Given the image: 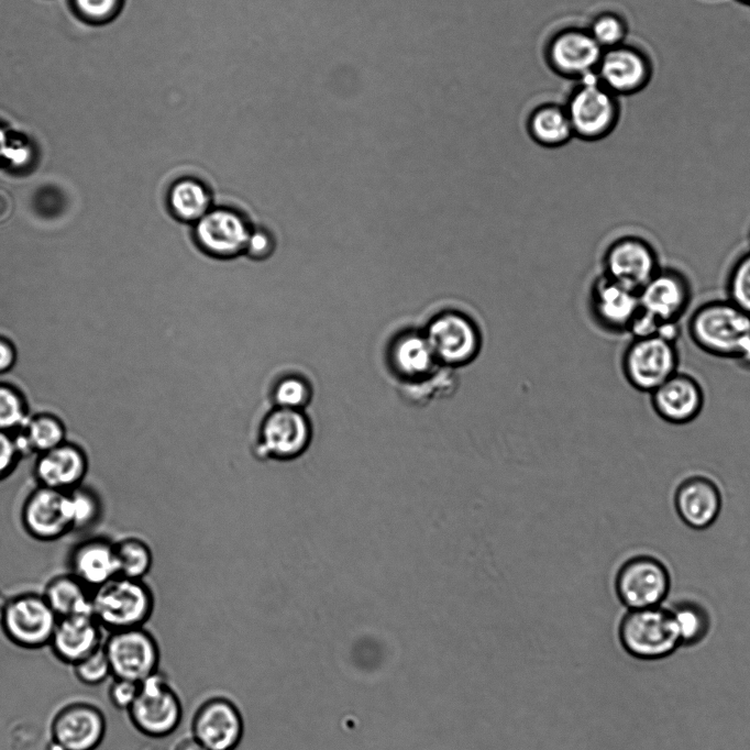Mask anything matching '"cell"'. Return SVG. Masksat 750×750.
Here are the masks:
<instances>
[{
    "mask_svg": "<svg viewBox=\"0 0 750 750\" xmlns=\"http://www.w3.org/2000/svg\"><path fill=\"white\" fill-rule=\"evenodd\" d=\"M687 334L704 353L750 367V315L728 299L708 300L694 309Z\"/></svg>",
    "mask_w": 750,
    "mask_h": 750,
    "instance_id": "1",
    "label": "cell"
},
{
    "mask_svg": "<svg viewBox=\"0 0 750 750\" xmlns=\"http://www.w3.org/2000/svg\"><path fill=\"white\" fill-rule=\"evenodd\" d=\"M154 606L143 580L117 576L92 591L91 614L107 632L144 627Z\"/></svg>",
    "mask_w": 750,
    "mask_h": 750,
    "instance_id": "2",
    "label": "cell"
},
{
    "mask_svg": "<svg viewBox=\"0 0 750 750\" xmlns=\"http://www.w3.org/2000/svg\"><path fill=\"white\" fill-rule=\"evenodd\" d=\"M58 617L42 593L23 592L0 609V631L14 647L34 651L48 647Z\"/></svg>",
    "mask_w": 750,
    "mask_h": 750,
    "instance_id": "3",
    "label": "cell"
},
{
    "mask_svg": "<svg viewBox=\"0 0 750 750\" xmlns=\"http://www.w3.org/2000/svg\"><path fill=\"white\" fill-rule=\"evenodd\" d=\"M614 587L628 610L658 607L669 595L671 574L660 558L636 553L619 564Z\"/></svg>",
    "mask_w": 750,
    "mask_h": 750,
    "instance_id": "4",
    "label": "cell"
},
{
    "mask_svg": "<svg viewBox=\"0 0 750 750\" xmlns=\"http://www.w3.org/2000/svg\"><path fill=\"white\" fill-rule=\"evenodd\" d=\"M619 640L629 654L641 660L664 658L681 644L670 609L661 606L628 610L620 621Z\"/></svg>",
    "mask_w": 750,
    "mask_h": 750,
    "instance_id": "5",
    "label": "cell"
},
{
    "mask_svg": "<svg viewBox=\"0 0 750 750\" xmlns=\"http://www.w3.org/2000/svg\"><path fill=\"white\" fill-rule=\"evenodd\" d=\"M620 365L625 379L633 389L650 394L679 372L676 342L659 335L632 338Z\"/></svg>",
    "mask_w": 750,
    "mask_h": 750,
    "instance_id": "6",
    "label": "cell"
},
{
    "mask_svg": "<svg viewBox=\"0 0 750 750\" xmlns=\"http://www.w3.org/2000/svg\"><path fill=\"white\" fill-rule=\"evenodd\" d=\"M126 715L132 727L141 735L164 738L179 726L183 706L166 677L156 672L140 683L137 695Z\"/></svg>",
    "mask_w": 750,
    "mask_h": 750,
    "instance_id": "7",
    "label": "cell"
},
{
    "mask_svg": "<svg viewBox=\"0 0 750 750\" xmlns=\"http://www.w3.org/2000/svg\"><path fill=\"white\" fill-rule=\"evenodd\" d=\"M565 109L573 133L588 141L607 136L620 114L618 97L600 84L595 73L581 78Z\"/></svg>",
    "mask_w": 750,
    "mask_h": 750,
    "instance_id": "8",
    "label": "cell"
},
{
    "mask_svg": "<svg viewBox=\"0 0 750 750\" xmlns=\"http://www.w3.org/2000/svg\"><path fill=\"white\" fill-rule=\"evenodd\" d=\"M107 717L100 706L73 699L59 706L48 724V742L60 750H97L107 735Z\"/></svg>",
    "mask_w": 750,
    "mask_h": 750,
    "instance_id": "9",
    "label": "cell"
},
{
    "mask_svg": "<svg viewBox=\"0 0 750 750\" xmlns=\"http://www.w3.org/2000/svg\"><path fill=\"white\" fill-rule=\"evenodd\" d=\"M103 650L113 677L141 683L158 672L159 647L144 627L108 632Z\"/></svg>",
    "mask_w": 750,
    "mask_h": 750,
    "instance_id": "10",
    "label": "cell"
},
{
    "mask_svg": "<svg viewBox=\"0 0 750 750\" xmlns=\"http://www.w3.org/2000/svg\"><path fill=\"white\" fill-rule=\"evenodd\" d=\"M660 268L655 247L647 239L635 234L615 239L603 256V275L636 291Z\"/></svg>",
    "mask_w": 750,
    "mask_h": 750,
    "instance_id": "11",
    "label": "cell"
},
{
    "mask_svg": "<svg viewBox=\"0 0 750 750\" xmlns=\"http://www.w3.org/2000/svg\"><path fill=\"white\" fill-rule=\"evenodd\" d=\"M424 335L438 362L449 367L466 365L475 359L481 346L475 323L457 311L435 316L429 322Z\"/></svg>",
    "mask_w": 750,
    "mask_h": 750,
    "instance_id": "12",
    "label": "cell"
},
{
    "mask_svg": "<svg viewBox=\"0 0 750 750\" xmlns=\"http://www.w3.org/2000/svg\"><path fill=\"white\" fill-rule=\"evenodd\" d=\"M24 531L41 542H53L73 532L68 492L37 485L21 508Z\"/></svg>",
    "mask_w": 750,
    "mask_h": 750,
    "instance_id": "13",
    "label": "cell"
},
{
    "mask_svg": "<svg viewBox=\"0 0 750 750\" xmlns=\"http://www.w3.org/2000/svg\"><path fill=\"white\" fill-rule=\"evenodd\" d=\"M638 295L641 310L661 323H679L691 305L693 289L683 272L661 266Z\"/></svg>",
    "mask_w": 750,
    "mask_h": 750,
    "instance_id": "14",
    "label": "cell"
},
{
    "mask_svg": "<svg viewBox=\"0 0 750 750\" xmlns=\"http://www.w3.org/2000/svg\"><path fill=\"white\" fill-rule=\"evenodd\" d=\"M191 732L208 750H235L244 732L243 717L229 698L211 697L195 712Z\"/></svg>",
    "mask_w": 750,
    "mask_h": 750,
    "instance_id": "15",
    "label": "cell"
},
{
    "mask_svg": "<svg viewBox=\"0 0 750 750\" xmlns=\"http://www.w3.org/2000/svg\"><path fill=\"white\" fill-rule=\"evenodd\" d=\"M311 427L302 410L275 407L260 430L257 452L264 457L293 459L309 444Z\"/></svg>",
    "mask_w": 750,
    "mask_h": 750,
    "instance_id": "16",
    "label": "cell"
},
{
    "mask_svg": "<svg viewBox=\"0 0 750 750\" xmlns=\"http://www.w3.org/2000/svg\"><path fill=\"white\" fill-rule=\"evenodd\" d=\"M595 74L600 84L617 97L627 96L649 84L652 65L641 49L622 43L604 49Z\"/></svg>",
    "mask_w": 750,
    "mask_h": 750,
    "instance_id": "17",
    "label": "cell"
},
{
    "mask_svg": "<svg viewBox=\"0 0 750 750\" xmlns=\"http://www.w3.org/2000/svg\"><path fill=\"white\" fill-rule=\"evenodd\" d=\"M673 505L685 526L705 530L716 522L721 512L723 494L712 477L695 473L685 476L676 485Z\"/></svg>",
    "mask_w": 750,
    "mask_h": 750,
    "instance_id": "18",
    "label": "cell"
},
{
    "mask_svg": "<svg viewBox=\"0 0 750 750\" xmlns=\"http://www.w3.org/2000/svg\"><path fill=\"white\" fill-rule=\"evenodd\" d=\"M649 395L655 415L664 422L675 426L694 421L705 404L701 383L691 374L680 371Z\"/></svg>",
    "mask_w": 750,
    "mask_h": 750,
    "instance_id": "19",
    "label": "cell"
},
{
    "mask_svg": "<svg viewBox=\"0 0 750 750\" xmlns=\"http://www.w3.org/2000/svg\"><path fill=\"white\" fill-rule=\"evenodd\" d=\"M604 49L588 30L569 27L558 32L549 42L547 56L558 73L583 78L596 73Z\"/></svg>",
    "mask_w": 750,
    "mask_h": 750,
    "instance_id": "20",
    "label": "cell"
},
{
    "mask_svg": "<svg viewBox=\"0 0 750 750\" xmlns=\"http://www.w3.org/2000/svg\"><path fill=\"white\" fill-rule=\"evenodd\" d=\"M89 471L87 452L66 440L58 446L36 455L33 473L37 485L70 492L82 485Z\"/></svg>",
    "mask_w": 750,
    "mask_h": 750,
    "instance_id": "21",
    "label": "cell"
},
{
    "mask_svg": "<svg viewBox=\"0 0 750 750\" xmlns=\"http://www.w3.org/2000/svg\"><path fill=\"white\" fill-rule=\"evenodd\" d=\"M103 632L92 614L58 618L48 648L58 662L73 666L102 647Z\"/></svg>",
    "mask_w": 750,
    "mask_h": 750,
    "instance_id": "22",
    "label": "cell"
},
{
    "mask_svg": "<svg viewBox=\"0 0 750 750\" xmlns=\"http://www.w3.org/2000/svg\"><path fill=\"white\" fill-rule=\"evenodd\" d=\"M591 307L600 327L614 333H627L640 310L639 295L602 275L593 285Z\"/></svg>",
    "mask_w": 750,
    "mask_h": 750,
    "instance_id": "23",
    "label": "cell"
},
{
    "mask_svg": "<svg viewBox=\"0 0 750 750\" xmlns=\"http://www.w3.org/2000/svg\"><path fill=\"white\" fill-rule=\"evenodd\" d=\"M251 230L236 212L228 209L209 210L196 222V238L211 255L229 257L245 250Z\"/></svg>",
    "mask_w": 750,
    "mask_h": 750,
    "instance_id": "24",
    "label": "cell"
},
{
    "mask_svg": "<svg viewBox=\"0 0 750 750\" xmlns=\"http://www.w3.org/2000/svg\"><path fill=\"white\" fill-rule=\"evenodd\" d=\"M68 572L91 591L119 576L114 541L104 537L80 541L68 555Z\"/></svg>",
    "mask_w": 750,
    "mask_h": 750,
    "instance_id": "25",
    "label": "cell"
},
{
    "mask_svg": "<svg viewBox=\"0 0 750 750\" xmlns=\"http://www.w3.org/2000/svg\"><path fill=\"white\" fill-rule=\"evenodd\" d=\"M390 361L405 384L415 385L431 377L439 364L424 333L401 335L391 348Z\"/></svg>",
    "mask_w": 750,
    "mask_h": 750,
    "instance_id": "26",
    "label": "cell"
},
{
    "mask_svg": "<svg viewBox=\"0 0 750 750\" xmlns=\"http://www.w3.org/2000/svg\"><path fill=\"white\" fill-rule=\"evenodd\" d=\"M14 435L23 457L32 454L36 456L64 443L67 440V429L60 417L42 411L31 415Z\"/></svg>",
    "mask_w": 750,
    "mask_h": 750,
    "instance_id": "27",
    "label": "cell"
},
{
    "mask_svg": "<svg viewBox=\"0 0 750 750\" xmlns=\"http://www.w3.org/2000/svg\"><path fill=\"white\" fill-rule=\"evenodd\" d=\"M42 594L58 618L91 614L92 591L69 572L49 578Z\"/></svg>",
    "mask_w": 750,
    "mask_h": 750,
    "instance_id": "28",
    "label": "cell"
},
{
    "mask_svg": "<svg viewBox=\"0 0 750 750\" xmlns=\"http://www.w3.org/2000/svg\"><path fill=\"white\" fill-rule=\"evenodd\" d=\"M528 130L544 146L562 145L574 135L566 109L554 103L536 108L529 117Z\"/></svg>",
    "mask_w": 750,
    "mask_h": 750,
    "instance_id": "29",
    "label": "cell"
},
{
    "mask_svg": "<svg viewBox=\"0 0 750 750\" xmlns=\"http://www.w3.org/2000/svg\"><path fill=\"white\" fill-rule=\"evenodd\" d=\"M169 206L177 218L197 222L209 211L210 196L201 183L186 178L172 187Z\"/></svg>",
    "mask_w": 750,
    "mask_h": 750,
    "instance_id": "30",
    "label": "cell"
},
{
    "mask_svg": "<svg viewBox=\"0 0 750 750\" xmlns=\"http://www.w3.org/2000/svg\"><path fill=\"white\" fill-rule=\"evenodd\" d=\"M119 576L143 580L153 564L150 545L137 537L114 541Z\"/></svg>",
    "mask_w": 750,
    "mask_h": 750,
    "instance_id": "31",
    "label": "cell"
},
{
    "mask_svg": "<svg viewBox=\"0 0 750 750\" xmlns=\"http://www.w3.org/2000/svg\"><path fill=\"white\" fill-rule=\"evenodd\" d=\"M681 644H695L707 633L709 619L706 610L696 603L682 602L670 608Z\"/></svg>",
    "mask_w": 750,
    "mask_h": 750,
    "instance_id": "32",
    "label": "cell"
},
{
    "mask_svg": "<svg viewBox=\"0 0 750 750\" xmlns=\"http://www.w3.org/2000/svg\"><path fill=\"white\" fill-rule=\"evenodd\" d=\"M31 415L25 396L11 385L0 384V430L15 433Z\"/></svg>",
    "mask_w": 750,
    "mask_h": 750,
    "instance_id": "33",
    "label": "cell"
},
{
    "mask_svg": "<svg viewBox=\"0 0 750 750\" xmlns=\"http://www.w3.org/2000/svg\"><path fill=\"white\" fill-rule=\"evenodd\" d=\"M68 498L73 531L85 530L99 520L102 505L96 492L81 485L68 492Z\"/></svg>",
    "mask_w": 750,
    "mask_h": 750,
    "instance_id": "34",
    "label": "cell"
},
{
    "mask_svg": "<svg viewBox=\"0 0 750 750\" xmlns=\"http://www.w3.org/2000/svg\"><path fill=\"white\" fill-rule=\"evenodd\" d=\"M725 287L726 299L750 315V250L734 262Z\"/></svg>",
    "mask_w": 750,
    "mask_h": 750,
    "instance_id": "35",
    "label": "cell"
},
{
    "mask_svg": "<svg viewBox=\"0 0 750 750\" xmlns=\"http://www.w3.org/2000/svg\"><path fill=\"white\" fill-rule=\"evenodd\" d=\"M588 32L603 49H607L625 43L628 30L620 15L604 12L592 21Z\"/></svg>",
    "mask_w": 750,
    "mask_h": 750,
    "instance_id": "36",
    "label": "cell"
},
{
    "mask_svg": "<svg viewBox=\"0 0 750 750\" xmlns=\"http://www.w3.org/2000/svg\"><path fill=\"white\" fill-rule=\"evenodd\" d=\"M70 668L74 677L86 686H98L112 677L110 663L103 650V644L92 654Z\"/></svg>",
    "mask_w": 750,
    "mask_h": 750,
    "instance_id": "37",
    "label": "cell"
},
{
    "mask_svg": "<svg viewBox=\"0 0 750 750\" xmlns=\"http://www.w3.org/2000/svg\"><path fill=\"white\" fill-rule=\"evenodd\" d=\"M310 397L311 390L308 383L297 376L280 379L273 389L275 407L302 410Z\"/></svg>",
    "mask_w": 750,
    "mask_h": 750,
    "instance_id": "38",
    "label": "cell"
},
{
    "mask_svg": "<svg viewBox=\"0 0 750 750\" xmlns=\"http://www.w3.org/2000/svg\"><path fill=\"white\" fill-rule=\"evenodd\" d=\"M139 687L137 682L112 676L107 690L110 705L126 713L137 695Z\"/></svg>",
    "mask_w": 750,
    "mask_h": 750,
    "instance_id": "39",
    "label": "cell"
},
{
    "mask_svg": "<svg viewBox=\"0 0 750 750\" xmlns=\"http://www.w3.org/2000/svg\"><path fill=\"white\" fill-rule=\"evenodd\" d=\"M22 459L14 433L0 430V482L14 473Z\"/></svg>",
    "mask_w": 750,
    "mask_h": 750,
    "instance_id": "40",
    "label": "cell"
},
{
    "mask_svg": "<svg viewBox=\"0 0 750 750\" xmlns=\"http://www.w3.org/2000/svg\"><path fill=\"white\" fill-rule=\"evenodd\" d=\"M273 249L271 236L261 230L251 231L245 244V251L254 257L268 255Z\"/></svg>",
    "mask_w": 750,
    "mask_h": 750,
    "instance_id": "41",
    "label": "cell"
},
{
    "mask_svg": "<svg viewBox=\"0 0 750 750\" xmlns=\"http://www.w3.org/2000/svg\"><path fill=\"white\" fill-rule=\"evenodd\" d=\"M78 8L86 15L102 18L111 13L117 0H76Z\"/></svg>",
    "mask_w": 750,
    "mask_h": 750,
    "instance_id": "42",
    "label": "cell"
},
{
    "mask_svg": "<svg viewBox=\"0 0 750 750\" xmlns=\"http://www.w3.org/2000/svg\"><path fill=\"white\" fill-rule=\"evenodd\" d=\"M14 362V353L11 346L0 341V373H4L11 368Z\"/></svg>",
    "mask_w": 750,
    "mask_h": 750,
    "instance_id": "43",
    "label": "cell"
},
{
    "mask_svg": "<svg viewBox=\"0 0 750 750\" xmlns=\"http://www.w3.org/2000/svg\"><path fill=\"white\" fill-rule=\"evenodd\" d=\"M174 750H208V749L191 736L190 738H186L179 741L175 746Z\"/></svg>",
    "mask_w": 750,
    "mask_h": 750,
    "instance_id": "44",
    "label": "cell"
},
{
    "mask_svg": "<svg viewBox=\"0 0 750 750\" xmlns=\"http://www.w3.org/2000/svg\"><path fill=\"white\" fill-rule=\"evenodd\" d=\"M10 140H8V136L3 132L2 129H0V156L7 155V151L9 147Z\"/></svg>",
    "mask_w": 750,
    "mask_h": 750,
    "instance_id": "45",
    "label": "cell"
},
{
    "mask_svg": "<svg viewBox=\"0 0 750 750\" xmlns=\"http://www.w3.org/2000/svg\"><path fill=\"white\" fill-rule=\"evenodd\" d=\"M740 1L746 3V4H750V0H740Z\"/></svg>",
    "mask_w": 750,
    "mask_h": 750,
    "instance_id": "46",
    "label": "cell"
}]
</instances>
